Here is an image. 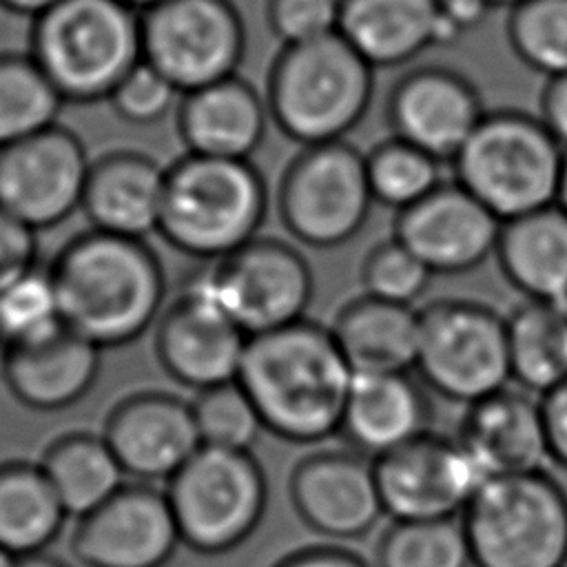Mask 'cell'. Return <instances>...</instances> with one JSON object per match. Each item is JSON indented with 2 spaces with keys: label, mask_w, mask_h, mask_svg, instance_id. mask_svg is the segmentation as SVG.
Here are the masks:
<instances>
[{
  "label": "cell",
  "mask_w": 567,
  "mask_h": 567,
  "mask_svg": "<svg viewBox=\"0 0 567 567\" xmlns=\"http://www.w3.org/2000/svg\"><path fill=\"white\" fill-rule=\"evenodd\" d=\"M182 545L219 556L246 543L264 520L268 481L252 452L202 445L166 483Z\"/></svg>",
  "instance_id": "obj_8"
},
{
  "label": "cell",
  "mask_w": 567,
  "mask_h": 567,
  "mask_svg": "<svg viewBox=\"0 0 567 567\" xmlns=\"http://www.w3.org/2000/svg\"><path fill=\"white\" fill-rule=\"evenodd\" d=\"M540 122L567 151V73L549 78L540 93Z\"/></svg>",
  "instance_id": "obj_44"
},
{
  "label": "cell",
  "mask_w": 567,
  "mask_h": 567,
  "mask_svg": "<svg viewBox=\"0 0 567 567\" xmlns=\"http://www.w3.org/2000/svg\"><path fill=\"white\" fill-rule=\"evenodd\" d=\"M142 60L182 95L237 75L246 27L233 0H164L140 13Z\"/></svg>",
  "instance_id": "obj_11"
},
{
  "label": "cell",
  "mask_w": 567,
  "mask_h": 567,
  "mask_svg": "<svg viewBox=\"0 0 567 567\" xmlns=\"http://www.w3.org/2000/svg\"><path fill=\"white\" fill-rule=\"evenodd\" d=\"M182 93L146 60H140L113 89L109 104L133 126H151L177 109Z\"/></svg>",
  "instance_id": "obj_39"
},
{
  "label": "cell",
  "mask_w": 567,
  "mask_h": 567,
  "mask_svg": "<svg viewBox=\"0 0 567 567\" xmlns=\"http://www.w3.org/2000/svg\"><path fill=\"white\" fill-rule=\"evenodd\" d=\"M456 441L483 478L543 470L549 458L538 396L505 388L467 405Z\"/></svg>",
  "instance_id": "obj_22"
},
{
  "label": "cell",
  "mask_w": 567,
  "mask_h": 567,
  "mask_svg": "<svg viewBox=\"0 0 567 567\" xmlns=\"http://www.w3.org/2000/svg\"><path fill=\"white\" fill-rule=\"evenodd\" d=\"M443 162L390 135L365 153V175L374 204L396 213L414 206L443 184Z\"/></svg>",
  "instance_id": "obj_33"
},
{
  "label": "cell",
  "mask_w": 567,
  "mask_h": 567,
  "mask_svg": "<svg viewBox=\"0 0 567 567\" xmlns=\"http://www.w3.org/2000/svg\"><path fill=\"white\" fill-rule=\"evenodd\" d=\"M485 113L476 84L445 64H421L403 73L385 102L392 135L443 164L456 157Z\"/></svg>",
  "instance_id": "obj_17"
},
{
  "label": "cell",
  "mask_w": 567,
  "mask_h": 567,
  "mask_svg": "<svg viewBox=\"0 0 567 567\" xmlns=\"http://www.w3.org/2000/svg\"><path fill=\"white\" fill-rule=\"evenodd\" d=\"M565 148L538 115L487 111L450 162L454 182L501 224L556 204Z\"/></svg>",
  "instance_id": "obj_6"
},
{
  "label": "cell",
  "mask_w": 567,
  "mask_h": 567,
  "mask_svg": "<svg viewBox=\"0 0 567 567\" xmlns=\"http://www.w3.org/2000/svg\"><path fill=\"white\" fill-rule=\"evenodd\" d=\"M505 31L525 66L547 80L567 73V0H525L509 9Z\"/></svg>",
  "instance_id": "obj_35"
},
{
  "label": "cell",
  "mask_w": 567,
  "mask_h": 567,
  "mask_svg": "<svg viewBox=\"0 0 567 567\" xmlns=\"http://www.w3.org/2000/svg\"><path fill=\"white\" fill-rule=\"evenodd\" d=\"M272 567H372L359 554L339 545H310L290 551Z\"/></svg>",
  "instance_id": "obj_43"
},
{
  "label": "cell",
  "mask_w": 567,
  "mask_h": 567,
  "mask_svg": "<svg viewBox=\"0 0 567 567\" xmlns=\"http://www.w3.org/2000/svg\"><path fill=\"white\" fill-rule=\"evenodd\" d=\"M102 350L64 323L0 350V374L11 396L35 412L78 403L97 381Z\"/></svg>",
  "instance_id": "obj_21"
},
{
  "label": "cell",
  "mask_w": 567,
  "mask_h": 567,
  "mask_svg": "<svg viewBox=\"0 0 567 567\" xmlns=\"http://www.w3.org/2000/svg\"><path fill=\"white\" fill-rule=\"evenodd\" d=\"M377 567H474L461 518L392 520L377 543Z\"/></svg>",
  "instance_id": "obj_34"
},
{
  "label": "cell",
  "mask_w": 567,
  "mask_h": 567,
  "mask_svg": "<svg viewBox=\"0 0 567 567\" xmlns=\"http://www.w3.org/2000/svg\"><path fill=\"white\" fill-rule=\"evenodd\" d=\"M197 277L248 337L306 319L315 295L308 259L275 237H255Z\"/></svg>",
  "instance_id": "obj_12"
},
{
  "label": "cell",
  "mask_w": 567,
  "mask_h": 567,
  "mask_svg": "<svg viewBox=\"0 0 567 567\" xmlns=\"http://www.w3.org/2000/svg\"><path fill=\"white\" fill-rule=\"evenodd\" d=\"M38 233L0 208V290L38 266Z\"/></svg>",
  "instance_id": "obj_41"
},
{
  "label": "cell",
  "mask_w": 567,
  "mask_h": 567,
  "mask_svg": "<svg viewBox=\"0 0 567 567\" xmlns=\"http://www.w3.org/2000/svg\"><path fill=\"white\" fill-rule=\"evenodd\" d=\"M104 441L137 483L171 481L202 447L193 403L168 392H137L109 414Z\"/></svg>",
  "instance_id": "obj_20"
},
{
  "label": "cell",
  "mask_w": 567,
  "mask_h": 567,
  "mask_svg": "<svg viewBox=\"0 0 567 567\" xmlns=\"http://www.w3.org/2000/svg\"><path fill=\"white\" fill-rule=\"evenodd\" d=\"M436 0H341L337 33L372 69H392L436 47Z\"/></svg>",
  "instance_id": "obj_27"
},
{
  "label": "cell",
  "mask_w": 567,
  "mask_h": 567,
  "mask_svg": "<svg viewBox=\"0 0 567 567\" xmlns=\"http://www.w3.org/2000/svg\"><path fill=\"white\" fill-rule=\"evenodd\" d=\"M487 4H489V9H496V7H505V9H514V7H518L520 2H525V0H485Z\"/></svg>",
  "instance_id": "obj_51"
},
{
  "label": "cell",
  "mask_w": 567,
  "mask_h": 567,
  "mask_svg": "<svg viewBox=\"0 0 567 567\" xmlns=\"http://www.w3.org/2000/svg\"><path fill=\"white\" fill-rule=\"evenodd\" d=\"M29 55L64 102L109 100L142 60L140 13L120 0H60L33 18Z\"/></svg>",
  "instance_id": "obj_5"
},
{
  "label": "cell",
  "mask_w": 567,
  "mask_h": 567,
  "mask_svg": "<svg viewBox=\"0 0 567 567\" xmlns=\"http://www.w3.org/2000/svg\"><path fill=\"white\" fill-rule=\"evenodd\" d=\"M556 206L567 213V151H565V162L560 171V182H558V193H556Z\"/></svg>",
  "instance_id": "obj_48"
},
{
  "label": "cell",
  "mask_w": 567,
  "mask_h": 567,
  "mask_svg": "<svg viewBox=\"0 0 567 567\" xmlns=\"http://www.w3.org/2000/svg\"><path fill=\"white\" fill-rule=\"evenodd\" d=\"M266 210L268 188L250 159L186 153L166 166L157 233L188 257L219 261L259 237Z\"/></svg>",
  "instance_id": "obj_3"
},
{
  "label": "cell",
  "mask_w": 567,
  "mask_h": 567,
  "mask_svg": "<svg viewBox=\"0 0 567 567\" xmlns=\"http://www.w3.org/2000/svg\"><path fill=\"white\" fill-rule=\"evenodd\" d=\"M430 432V403L410 372L354 374L339 434L346 443L379 458Z\"/></svg>",
  "instance_id": "obj_25"
},
{
  "label": "cell",
  "mask_w": 567,
  "mask_h": 567,
  "mask_svg": "<svg viewBox=\"0 0 567 567\" xmlns=\"http://www.w3.org/2000/svg\"><path fill=\"white\" fill-rule=\"evenodd\" d=\"M372 93L374 69L330 33L281 47L264 97L270 122L303 148L346 140L365 117Z\"/></svg>",
  "instance_id": "obj_4"
},
{
  "label": "cell",
  "mask_w": 567,
  "mask_h": 567,
  "mask_svg": "<svg viewBox=\"0 0 567 567\" xmlns=\"http://www.w3.org/2000/svg\"><path fill=\"white\" fill-rule=\"evenodd\" d=\"M91 159L82 140L55 124L0 146V208L40 233L82 206Z\"/></svg>",
  "instance_id": "obj_13"
},
{
  "label": "cell",
  "mask_w": 567,
  "mask_h": 567,
  "mask_svg": "<svg viewBox=\"0 0 567 567\" xmlns=\"http://www.w3.org/2000/svg\"><path fill=\"white\" fill-rule=\"evenodd\" d=\"M248 339L195 272L162 310L155 352L171 379L202 392L237 379Z\"/></svg>",
  "instance_id": "obj_15"
},
{
  "label": "cell",
  "mask_w": 567,
  "mask_h": 567,
  "mask_svg": "<svg viewBox=\"0 0 567 567\" xmlns=\"http://www.w3.org/2000/svg\"><path fill=\"white\" fill-rule=\"evenodd\" d=\"M266 97L244 78L233 75L177 102V133L186 153L221 159H250L268 126Z\"/></svg>",
  "instance_id": "obj_23"
},
{
  "label": "cell",
  "mask_w": 567,
  "mask_h": 567,
  "mask_svg": "<svg viewBox=\"0 0 567 567\" xmlns=\"http://www.w3.org/2000/svg\"><path fill=\"white\" fill-rule=\"evenodd\" d=\"M60 0H0V7L16 13V16H27V18H38L51 7H55Z\"/></svg>",
  "instance_id": "obj_46"
},
{
  "label": "cell",
  "mask_w": 567,
  "mask_h": 567,
  "mask_svg": "<svg viewBox=\"0 0 567 567\" xmlns=\"http://www.w3.org/2000/svg\"><path fill=\"white\" fill-rule=\"evenodd\" d=\"M120 2H124L126 7L135 9L137 13H142V11H146V9H151V7H155V4H159V2H164V0H120Z\"/></svg>",
  "instance_id": "obj_49"
},
{
  "label": "cell",
  "mask_w": 567,
  "mask_h": 567,
  "mask_svg": "<svg viewBox=\"0 0 567 567\" xmlns=\"http://www.w3.org/2000/svg\"><path fill=\"white\" fill-rule=\"evenodd\" d=\"M439 16L463 38L492 11L485 0H436Z\"/></svg>",
  "instance_id": "obj_45"
},
{
  "label": "cell",
  "mask_w": 567,
  "mask_h": 567,
  "mask_svg": "<svg viewBox=\"0 0 567 567\" xmlns=\"http://www.w3.org/2000/svg\"><path fill=\"white\" fill-rule=\"evenodd\" d=\"M18 567H71V565H66V563L60 560V558L47 556V554H35V556L20 558Z\"/></svg>",
  "instance_id": "obj_47"
},
{
  "label": "cell",
  "mask_w": 567,
  "mask_h": 567,
  "mask_svg": "<svg viewBox=\"0 0 567 567\" xmlns=\"http://www.w3.org/2000/svg\"><path fill=\"white\" fill-rule=\"evenodd\" d=\"M414 370L436 394L472 405L512 381L507 317L472 299H439L421 310Z\"/></svg>",
  "instance_id": "obj_9"
},
{
  "label": "cell",
  "mask_w": 567,
  "mask_h": 567,
  "mask_svg": "<svg viewBox=\"0 0 567 567\" xmlns=\"http://www.w3.org/2000/svg\"><path fill=\"white\" fill-rule=\"evenodd\" d=\"M166 166L140 151H111L91 162L82 210L91 228L146 239L157 233Z\"/></svg>",
  "instance_id": "obj_24"
},
{
  "label": "cell",
  "mask_w": 567,
  "mask_h": 567,
  "mask_svg": "<svg viewBox=\"0 0 567 567\" xmlns=\"http://www.w3.org/2000/svg\"><path fill=\"white\" fill-rule=\"evenodd\" d=\"M501 221L456 182L441 184L414 206L396 213L394 239L432 275L476 270L494 252Z\"/></svg>",
  "instance_id": "obj_19"
},
{
  "label": "cell",
  "mask_w": 567,
  "mask_h": 567,
  "mask_svg": "<svg viewBox=\"0 0 567 567\" xmlns=\"http://www.w3.org/2000/svg\"><path fill=\"white\" fill-rule=\"evenodd\" d=\"M66 518L40 463L0 465V547L18 558L44 554Z\"/></svg>",
  "instance_id": "obj_29"
},
{
  "label": "cell",
  "mask_w": 567,
  "mask_h": 567,
  "mask_svg": "<svg viewBox=\"0 0 567 567\" xmlns=\"http://www.w3.org/2000/svg\"><path fill=\"white\" fill-rule=\"evenodd\" d=\"M64 104L29 53H0V146L55 126Z\"/></svg>",
  "instance_id": "obj_32"
},
{
  "label": "cell",
  "mask_w": 567,
  "mask_h": 567,
  "mask_svg": "<svg viewBox=\"0 0 567 567\" xmlns=\"http://www.w3.org/2000/svg\"><path fill=\"white\" fill-rule=\"evenodd\" d=\"M512 379L543 396L567 379V306L525 301L507 317Z\"/></svg>",
  "instance_id": "obj_31"
},
{
  "label": "cell",
  "mask_w": 567,
  "mask_h": 567,
  "mask_svg": "<svg viewBox=\"0 0 567 567\" xmlns=\"http://www.w3.org/2000/svg\"><path fill=\"white\" fill-rule=\"evenodd\" d=\"M40 467L73 518L86 516L126 485V474L102 434L60 436L42 454Z\"/></svg>",
  "instance_id": "obj_30"
},
{
  "label": "cell",
  "mask_w": 567,
  "mask_h": 567,
  "mask_svg": "<svg viewBox=\"0 0 567 567\" xmlns=\"http://www.w3.org/2000/svg\"><path fill=\"white\" fill-rule=\"evenodd\" d=\"M62 326L49 268L35 266L0 290V350Z\"/></svg>",
  "instance_id": "obj_37"
},
{
  "label": "cell",
  "mask_w": 567,
  "mask_h": 567,
  "mask_svg": "<svg viewBox=\"0 0 567 567\" xmlns=\"http://www.w3.org/2000/svg\"><path fill=\"white\" fill-rule=\"evenodd\" d=\"M179 540L166 492L126 483L78 518L71 549L84 567H164Z\"/></svg>",
  "instance_id": "obj_16"
},
{
  "label": "cell",
  "mask_w": 567,
  "mask_h": 567,
  "mask_svg": "<svg viewBox=\"0 0 567 567\" xmlns=\"http://www.w3.org/2000/svg\"><path fill=\"white\" fill-rule=\"evenodd\" d=\"M461 525L474 567L567 565V492L543 470L485 478Z\"/></svg>",
  "instance_id": "obj_7"
},
{
  "label": "cell",
  "mask_w": 567,
  "mask_h": 567,
  "mask_svg": "<svg viewBox=\"0 0 567 567\" xmlns=\"http://www.w3.org/2000/svg\"><path fill=\"white\" fill-rule=\"evenodd\" d=\"M18 563H20L18 556H13L4 547H0V567H18Z\"/></svg>",
  "instance_id": "obj_50"
},
{
  "label": "cell",
  "mask_w": 567,
  "mask_h": 567,
  "mask_svg": "<svg viewBox=\"0 0 567 567\" xmlns=\"http://www.w3.org/2000/svg\"><path fill=\"white\" fill-rule=\"evenodd\" d=\"M527 301L567 306V213L556 204L501 224L494 252Z\"/></svg>",
  "instance_id": "obj_26"
},
{
  "label": "cell",
  "mask_w": 567,
  "mask_h": 567,
  "mask_svg": "<svg viewBox=\"0 0 567 567\" xmlns=\"http://www.w3.org/2000/svg\"><path fill=\"white\" fill-rule=\"evenodd\" d=\"M430 279L427 266L394 237L377 244L361 264L363 295L381 301L414 306Z\"/></svg>",
  "instance_id": "obj_38"
},
{
  "label": "cell",
  "mask_w": 567,
  "mask_h": 567,
  "mask_svg": "<svg viewBox=\"0 0 567 567\" xmlns=\"http://www.w3.org/2000/svg\"><path fill=\"white\" fill-rule=\"evenodd\" d=\"M49 275L62 323L100 350L133 343L164 308V268L144 239L91 228L60 248Z\"/></svg>",
  "instance_id": "obj_2"
},
{
  "label": "cell",
  "mask_w": 567,
  "mask_h": 567,
  "mask_svg": "<svg viewBox=\"0 0 567 567\" xmlns=\"http://www.w3.org/2000/svg\"><path fill=\"white\" fill-rule=\"evenodd\" d=\"M383 512L392 520H447L485 481L456 436L425 432L372 461Z\"/></svg>",
  "instance_id": "obj_14"
},
{
  "label": "cell",
  "mask_w": 567,
  "mask_h": 567,
  "mask_svg": "<svg viewBox=\"0 0 567 567\" xmlns=\"http://www.w3.org/2000/svg\"><path fill=\"white\" fill-rule=\"evenodd\" d=\"M352 377L330 326L306 317L250 337L237 381L270 434L315 445L339 434Z\"/></svg>",
  "instance_id": "obj_1"
},
{
  "label": "cell",
  "mask_w": 567,
  "mask_h": 567,
  "mask_svg": "<svg viewBox=\"0 0 567 567\" xmlns=\"http://www.w3.org/2000/svg\"><path fill=\"white\" fill-rule=\"evenodd\" d=\"M341 0H266L268 29L284 47L337 33Z\"/></svg>",
  "instance_id": "obj_40"
},
{
  "label": "cell",
  "mask_w": 567,
  "mask_h": 567,
  "mask_svg": "<svg viewBox=\"0 0 567 567\" xmlns=\"http://www.w3.org/2000/svg\"><path fill=\"white\" fill-rule=\"evenodd\" d=\"M547 454L549 458L567 470V379L538 396Z\"/></svg>",
  "instance_id": "obj_42"
},
{
  "label": "cell",
  "mask_w": 567,
  "mask_h": 567,
  "mask_svg": "<svg viewBox=\"0 0 567 567\" xmlns=\"http://www.w3.org/2000/svg\"><path fill=\"white\" fill-rule=\"evenodd\" d=\"M354 374L410 372L416 365L421 310L414 306L357 297L330 326Z\"/></svg>",
  "instance_id": "obj_28"
},
{
  "label": "cell",
  "mask_w": 567,
  "mask_h": 567,
  "mask_svg": "<svg viewBox=\"0 0 567 567\" xmlns=\"http://www.w3.org/2000/svg\"><path fill=\"white\" fill-rule=\"evenodd\" d=\"M374 199L365 175V153L346 140L303 146L277 188L284 228L310 248L348 244L368 221Z\"/></svg>",
  "instance_id": "obj_10"
},
{
  "label": "cell",
  "mask_w": 567,
  "mask_h": 567,
  "mask_svg": "<svg viewBox=\"0 0 567 567\" xmlns=\"http://www.w3.org/2000/svg\"><path fill=\"white\" fill-rule=\"evenodd\" d=\"M290 503L306 527L330 540L368 536L385 514L374 463L354 450H321L290 472Z\"/></svg>",
  "instance_id": "obj_18"
},
{
  "label": "cell",
  "mask_w": 567,
  "mask_h": 567,
  "mask_svg": "<svg viewBox=\"0 0 567 567\" xmlns=\"http://www.w3.org/2000/svg\"><path fill=\"white\" fill-rule=\"evenodd\" d=\"M193 414L202 445L210 447L250 452L266 430L255 403L237 379L197 392Z\"/></svg>",
  "instance_id": "obj_36"
}]
</instances>
